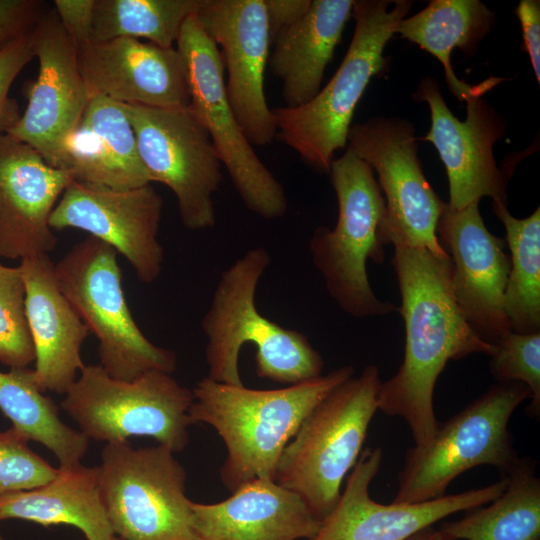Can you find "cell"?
I'll return each instance as SVG.
<instances>
[{"instance_id":"obj_1","label":"cell","mask_w":540,"mask_h":540,"mask_svg":"<svg viewBox=\"0 0 540 540\" xmlns=\"http://www.w3.org/2000/svg\"><path fill=\"white\" fill-rule=\"evenodd\" d=\"M391 264L401 296L397 308L405 326L404 359L397 373L381 382L378 410L402 417L415 446L427 445L439 422L433 404L438 377L450 360L470 354L490 356L494 346L479 338L453 294L452 262L427 249L394 246Z\"/></svg>"},{"instance_id":"obj_2","label":"cell","mask_w":540,"mask_h":540,"mask_svg":"<svg viewBox=\"0 0 540 540\" xmlns=\"http://www.w3.org/2000/svg\"><path fill=\"white\" fill-rule=\"evenodd\" d=\"M355 375L346 365L279 389H251L204 377L192 389L193 424L213 427L226 447L221 482L231 493L257 479L275 480L280 456L312 409Z\"/></svg>"},{"instance_id":"obj_3","label":"cell","mask_w":540,"mask_h":540,"mask_svg":"<svg viewBox=\"0 0 540 540\" xmlns=\"http://www.w3.org/2000/svg\"><path fill=\"white\" fill-rule=\"evenodd\" d=\"M271 264L261 246L246 251L222 273L202 318L209 379L244 385L239 371L244 344L255 346L258 377L294 385L322 375L324 362L303 333L282 327L263 316L256 306L258 283Z\"/></svg>"},{"instance_id":"obj_4","label":"cell","mask_w":540,"mask_h":540,"mask_svg":"<svg viewBox=\"0 0 540 540\" xmlns=\"http://www.w3.org/2000/svg\"><path fill=\"white\" fill-rule=\"evenodd\" d=\"M411 7L408 0L354 1V34L330 81L301 106L272 109L276 137L314 170L329 173L335 153L347 146L355 108L371 78L384 70V49Z\"/></svg>"},{"instance_id":"obj_5","label":"cell","mask_w":540,"mask_h":540,"mask_svg":"<svg viewBox=\"0 0 540 540\" xmlns=\"http://www.w3.org/2000/svg\"><path fill=\"white\" fill-rule=\"evenodd\" d=\"M379 370L367 365L324 397L285 446L275 481L293 491L322 521L335 507L378 410Z\"/></svg>"},{"instance_id":"obj_6","label":"cell","mask_w":540,"mask_h":540,"mask_svg":"<svg viewBox=\"0 0 540 540\" xmlns=\"http://www.w3.org/2000/svg\"><path fill=\"white\" fill-rule=\"evenodd\" d=\"M338 201L335 227H317L309 242L312 262L341 310L354 318L385 316L397 308L371 288L367 262L384 260L386 204L370 165L350 149L331 164Z\"/></svg>"},{"instance_id":"obj_7","label":"cell","mask_w":540,"mask_h":540,"mask_svg":"<svg viewBox=\"0 0 540 540\" xmlns=\"http://www.w3.org/2000/svg\"><path fill=\"white\" fill-rule=\"evenodd\" d=\"M527 398L525 384L497 382L440 423L427 445L407 451L393 501L410 504L443 497L456 477L476 466L490 465L506 476L520 457L509 420Z\"/></svg>"},{"instance_id":"obj_8","label":"cell","mask_w":540,"mask_h":540,"mask_svg":"<svg viewBox=\"0 0 540 540\" xmlns=\"http://www.w3.org/2000/svg\"><path fill=\"white\" fill-rule=\"evenodd\" d=\"M117 255L89 235L55 264L59 287L97 337L99 365L108 375L132 381L153 370L172 374L176 354L153 344L139 329L122 288Z\"/></svg>"},{"instance_id":"obj_9","label":"cell","mask_w":540,"mask_h":540,"mask_svg":"<svg viewBox=\"0 0 540 540\" xmlns=\"http://www.w3.org/2000/svg\"><path fill=\"white\" fill-rule=\"evenodd\" d=\"M193 401L192 390L163 371L123 381L100 365H84L61 408L88 439L110 443L149 436L180 452L189 442Z\"/></svg>"},{"instance_id":"obj_10","label":"cell","mask_w":540,"mask_h":540,"mask_svg":"<svg viewBox=\"0 0 540 540\" xmlns=\"http://www.w3.org/2000/svg\"><path fill=\"white\" fill-rule=\"evenodd\" d=\"M169 447L134 448L128 440L101 451L99 488L107 519L123 540H199L186 471Z\"/></svg>"},{"instance_id":"obj_11","label":"cell","mask_w":540,"mask_h":540,"mask_svg":"<svg viewBox=\"0 0 540 540\" xmlns=\"http://www.w3.org/2000/svg\"><path fill=\"white\" fill-rule=\"evenodd\" d=\"M176 48L187 66L189 109L208 132L244 205L267 220L284 216L288 208L285 190L259 159L240 127L227 98L218 48L195 14L184 21Z\"/></svg>"},{"instance_id":"obj_12","label":"cell","mask_w":540,"mask_h":540,"mask_svg":"<svg viewBox=\"0 0 540 540\" xmlns=\"http://www.w3.org/2000/svg\"><path fill=\"white\" fill-rule=\"evenodd\" d=\"M414 132L406 119L373 117L350 127L347 148L371 166L384 191L385 245L423 248L446 257L436 233L446 203L423 173Z\"/></svg>"},{"instance_id":"obj_13","label":"cell","mask_w":540,"mask_h":540,"mask_svg":"<svg viewBox=\"0 0 540 540\" xmlns=\"http://www.w3.org/2000/svg\"><path fill=\"white\" fill-rule=\"evenodd\" d=\"M123 105L151 182H160L174 193L187 229L212 228L216 222L212 196L223 175L206 129L189 107Z\"/></svg>"},{"instance_id":"obj_14","label":"cell","mask_w":540,"mask_h":540,"mask_svg":"<svg viewBox=\"0 0 540 540\" xmlns=\"http://www.w3.org/2000/svg\"><path fill=\"white\" fill-rule=\"evenodd\" d=\"M194 14L218 48L227 98L246 138L256 146L272 143L277 130L264 90L271 44L264 0H201Z\"/></svg>"},{"instance_id":"obj_15","label":"cell","mask_w":540,"mask_h":540,"mask_svg":"<svg viewBox=\"0 0 540 540\" xmlns=\"http://www.w3.org/2000/svg\"><path fill=\"white\" fill-rule=\"evenodd\" d=\"M163 201L150 184L114 189L72 180L54 207L52 230L86 231L123 255L137 279L156 281L164 262L158 240Z\"/></svg>"},{"instance_id":"obj_16","label":"cell","mask_w":540,"mask_h":540,"mask_svg":"<svg viewBox=\"0 0 540 540\" xmlns=\"http://www.w3.org/2000/svg\"><path fill=\"white\" fill-rule=\"evenodd\" d=\"M476 93L466 101V119L459 120L447 106L437 81L425 77L415 93L431 113L423 140L432 143L443 162L449 182L448 208L461 210L490 197L507 205L506 173L498 168L494 144L505 134L504 118Z\"/></svg>"},{"instance_id":"obj_17","label":"cell","mask_w":540,"mask_h":540,"mask_svg":"<svg viewBox=\"0 0 540 540\" xmlns=\"http://www.w3.org/2000/svg\"><path fill=\"white\" fill-rule=\"evenodd\" d=\"M382 459L379 447L361 452L335 507L307 540H406L452 514L488 504L505 490L508 482L507 477H502L485 487L421 503L381 504L371 498L369 487Z\"/></svg>"},{"instance_id":"obj_18","label":"cell","mask_w":540,"mask_h":540,"mask_svg":"<svg viewBox=\"0 0 540 540\" xmlns=\"http://www.w3.org/2000/svg\"><path fill=\"white\" fill-rule=\"evenodd\" d=\"M33 39L38 76L27 90L24 113L7 134L29 145L49 165L58 168L63 144L92 95L79 68L77 48L54 10H46L38 20Z\"/></svg>"},{"instance_id":"obj_19","label":"cell","mask_w":540,"mask_h":540,"mask_svg":"<svg viewBox=\"0 0 540 540\" xmlns=\"http://www.w3.org/2000/svg\"><path fill=\"white\" fill-rule=\"evenodd\" d=\"M436 233L451 259L453 294L465 320L479 338L494 346L511 332L504 308L510 270L505 241L486 228L479 202L461 210L446 203Z\"/></svg>"},{"instance_id":"obj_20","label":"cell","mask_w":540,"mask_h":540,"mask_svg":"<svg viewBox=\"0 0 540 540\" xmlns=\"http://www.w3.org/2000/svg\"><path fill=\"white\" fill-rule=\"evenodd\" d=\"M77 57L91 95L151 108L190 105L187 66L175 47L122 37L91 42Z\"/></svg>"},{"instance_id":"obj_21","label":"cell","mask_w":540,"mask_h":540,"mask_svg":"<svg viewBox=\"0 0 540 540\" xmlns=\"http://www.w3.org/2000/svg\"><path fill=\"white\" fill-rule=\"evenodd\" d=\"M72 180L29 145L0 134V257L21 261L54 249L50 216Z\"/></svg>"},{"instance_id":"obj_22","label":"cell","mask_w":540,"mask_h":540,"mask_svg":"<svg viewBox=\"0 0 540 540\" xmlns=\"http://www.w3.org/2000/svg\"><path fill=\"white\" fill-rule=\"evenodd\" d=\"M18 267L25 284L36 383L44 393L66 394L84 367L81 347L90 331L61 291L47 254L23 259Z\"/></svg>"},{"instance_id":"obj_23","label":"cell","mask_w":540,"mask_h":540,"mask_svg":"<svg viewBox=\"0 0 540 540\" xmlns=\"http://www.w3.org/2000/svg\"><path fill=\"white\" fill-rule=\"evenodd\" d=\"M199 540L310 539L321 521L303 499L275 480L257 479L220 502H191Z\"/></svg>"},{"instance_id":"obj_24","label":"cell","mask_w":540,"mask_h":540,"mask_svg":"<svg viewBox=\"0 0 540 540\" xmlns=\"http://www.w3.org/2000/svg\"><path fill=\"white\" fill-rule=\"evenodd\" d=\"M58 168L75 181L114 189L151 183L124 105L101 95L91 96L66 138Z\"/></svg>"},{"instance_id":"obj_25","label":"cell","mask_w":540,"mask_h":540,"mask_svg":"<svg viewBox=\"0 0 540 540\" xmlns=\"http://www.w3.org/2000/svg\"><path fill=\"white\" fill-rule=\"evenodd\" d=\"M354 0H312L306 14L273 39L268 64L282 82L286 107L309 102L319 92Z\"/></svg>"},{"instance_id":"obj_26","label":"cell","mask_w":540,"mask_h":540,"mask_svg":"<svg viewBox=\"0 0 540 540\" xmlns=\"http://www.w3.org/2000/svg\"><path fill=\"white\" fill-rule=\"evenodd\" d=\"M58 469L57 476L43 486L1 495L0 521L20 519L44 527L71 525L87 540L113 537L100 495L98 467L80 463Z\"/></svg>"},{"instance_id":"obj_27","label":"cell","mask_w":540,"mask_h":540,"mask_svg":"<svg viewBox=\"0 0 540 540\" xmlns=\"http://www.w3.org/2000/svg\"><path fill=\"white\" fill-rule=\"evenodd\" d=\"M495 23V14L478 0H432L418 13L402 19L395 34L419 45L443 66L450 91L459 101L476 93H485L497 81L491 78L480 85H470L457 78L450 63L455 48L473 55Z\"/></svg>"},{"instance_id":"obj_28","label":"cell","mask_w":540,"mask_h":540,"mask_svg":"<svg viewBox=\"0 0 540 540\" xmlns=\"http://www.w3.org/2000/svg\"><path fill=\"white\" fill-rule=\"evenodd\" d=\"M504 477L505 490L488 506L465 511L444 522L447 540H540V478L530 457H519Z\"/></svg>"},{"instance_id":"obj_29","label":"cell","mask_w":540,"mask_h":540,"mask_svg":"<svg viewBox=\"0 0 540 540\" xmlns=\"http://www.w3.org/2000/svg\"><path fill=\"white\" fill-rule=\"evenodd\" d=\"M0 410L29 440L49 449L58 459L59 468L81 463L89 439L60 419L57 404L39 389L33 369L0 371Z\"/></svg>"},{"instance_id":"obj_30","label":"cell","mask_w":540,"mask_h":540,"mask_svg":"<svg viewBox=\"0 0 540 540\" xmlns=\"http://www.w3.org/2000/svg\"><path fill=\"white\" fill-rule=\"evenodd\" d=\"M493 212L506 231L510 270L504 308L512 332H540V207L526 218L510 214L505 204L493 202Z\"/></svg>"},{"instance_id":"obj_31","label":"cell","mask_w":540,"mask_h":540,"mask_svg":"<svg viewBox=\"0 0 540 540\" xmlns=\"http://www.w3.org/2000/svg\"><path fill=\"white\" fill-rule=\"evenodd\" d=\"M201 0H95L92 41L146 39L174 47L186 18Z\"/></svg>"},{"instance_id":"obj_32","label":"cell","mask_w":540,"mask_h":540,"mask_svg":"<svg viewBox=\"0 0 540 540\" xmlns=\"http://www.w3.org/2000/svg\"><path fill=\"white\" fill-rule=\"evenodd\" d=\"M25 295L19 267L0 263V362L10 368H26L35 360Z\"/></svg>"},{"instance_id":"obj_33","label":"cell","mask_w":540,"mask_h":540,"mask_svg":"<svg viewBox=\"0 0 540 540\" xmlns=\"http://www.w3.org/2000/svg\"><path fill=\"white\" fill-rule=\"evenodd\" d=\"M489 371L497 382H521L530 391L527 415H540V332H510L501 338L490 355Z\"/></svg>"},{"instance_id":"obj_34","label":"cell","mask_w":540,"mask_h":540,"mask_svg":"<svg viewBox=\"0 0 540 540\" xmlns=\"http://www.w3.org/2000/svg\"><path fill=\"white\" fill-rule=\"evenodd\" d=\"M29 441L13 426L0 432V496L38 488L57 476L59 469L31 450Z\"/></svg>"},{"instance_id":"obj_35","label":"cell","mask_w":540,"mask_h":540,"mask_svg":"<svg viewBox=\"0 0 540 540\" xmlns=\"http://www.w3.org/2000/svg\"><path fill=\"white\" fill-rule=\"evenodd\" d=\"M33 57V29L0 49V134L7 133L21 116L17 103L8 93L17 75Z\"/></svg>"},{"instance_id":"obj_36","label":"cell","mask_w":540,"mask_h":540,"mask_svg":"<svg viewBox=\"0 0 540 540\" xmlns=\"http://www.w3.org/2000/svg\"><path fill=\"white\" fill-rule=\"evenodd\" d=\"M44 6L37 0H0V49L32 30Z\"/></svg>"},{"instance_id":"obj_37","label":"cell","mask_w":540,"mask_h":540,"mask_svg":"<svg viewBox=\"0 0 540 540\" xmlns=\"http://www.w3.org/2000/svg\"><path fill=\"white\" fill-rule=\"evenodd\" d=\"M53 5L63 30L77 50L91 43L95 0H55Z\"/></svg>"},{"instance_id":"obj_38","label":"cell","mask_w":540,"mask_h":540,"mask_svg":"<svg viewBox=\"0 0 540 540\" xmlns=\"http://www.w3.org/2000/svg\"><path fill=\"white\" fill-rule=\"evenodd\" d=\"M522 27L523 45L540 83V2L521 0L515 10Z\"/></svg>"},{"instance_id":"obj_39","label":"cell","mask_w":540,"mask_h":540,"mask_svg":"<svg viewBox=\"0 0 540 540\" xmlns=\"http://www.w3.org/2000/svg\"><path fill=\"white\" fill-rule=\"evenodd\" d=\"M312 0H264L271 43L282 30L299 21L308 11Z\"/></svg>"},{"instance_id":"obj_40","label":"cell","mask_w":540,"mask_h":540,"mask_svg":"<svg viewBox=\"0 0 540 540\" xmlns=\"http://www.w3.org/2000/svg\"><path fill=\"white\" fill-rule=\"evenodd\" d=\"M406 540H447V538L440 529L429 526L413 534Z\"/></svg>"},{"instance_id":"obj_41","label":"cell","mask_w":540,"mask_h":540,"mask_svg":"<svg viewBox=\"0 0 540 540\" xmlns=\"http://www.w3.org/2000/svg\"><path fill=\"white\" fill-rule=\"evenodd\" d=\"M109 540H123V539H121V538H119V537H117V536L114 535V536L111 537Z\"/></svg>"},{"instance_id":"obj_42","label":"cell","mask_w":540,"mask_h":540,"mask_svg":"<svg viewBox=\"0 0 540 540\" xmlns=\"http://www.w3.org/2000/svg\"><path fill=\"white\" fill-rule=\"evenodd\" d=\"M0 540H5V539L3 538V536L1 535V533H0Z\"/></svg>"}]
</instances>
